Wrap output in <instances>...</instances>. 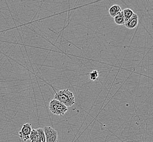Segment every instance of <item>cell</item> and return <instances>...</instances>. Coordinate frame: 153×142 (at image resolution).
I'll list each match as a JSON object with an SVG mask.
<instances>
[{
  "label": "cell",
  "instance_id": "cell-1",
  "mask_svg": "<svg viewBox=\"0 0 153 142\" xmlns=\"http://www.w3.org/2000/svg\"><path fill=\"white\" fill-rule=\"evenodd\" d=\"M54 99L63 103L67 107H71L75 103L73 93L69 90H62L56 93Z\"/></svg>",
  "mask_w": 153,
  "mask_h": 142
},
{
  "label": "cell",
  "instance_id": "cell-2",
  "mask_svg": "<svg viewBox=\"0 0 153 142\" xmlns=\"http://www.w3.org/2000/svg\"><path fill=\"white\" fill-rule=\"evenodd\" d=\"M49 108L50 111L56 115H63L68 111L67 107L55 99L50 102Z\"/></svg>",
  "mask_w": 153,
  "mask_h": 142
},
{
  "label": "cell",
  "instance_id": "cell-3",
  "mask_svg": "<svg viewBox=\"0 0 153 142\" xmlns=\"http://www.w3.org/2000/svg\"><path fill=\"white\" fill-rule=\"evenodd\" d=\"M46 142H57L58 141V133L54 129L51 127L45 126L43 129Z\"/></svg>",
  "mask_w": 153,
  "mask_h": 142
},
{
  "label": "cell",
  "instance_id": "cell-4",
  "mask_svg": "<svg viewBox=\"0 0 153 142\" xmlns=\"http://www.w3.org/2000/svg\"><path fill=\"white\" fill-rule=\"evenodd\" d=\"M32 130V129L31 124L29 123L25 124L23 125L21 130L19 132V137L24 142H26L27 141L29 140V137Z\"/></svg>",
  "mask_w": 153,
  "mask_h": 142
},
{
  "label": "cell",
  "instance_id": "cell-5",
  "mask_svg": "<svg viewBox=\"0 0 153 142\" xmlns=\"http://www.w3.org/2000/svg\"><path fill=\"white\" fill-rule=\"evenodd\" d=\"M138 24V16L137 15L134 13L131 18L125 22L124 26L129 29H133L136 28Z\"/></svg>",
  "mask_w": 153,
  "mask_h": 142
},
{
  "label": "cell",
  "instance_id": "cell-6",
  "mask_svg": "<svg viewBox=\"0 0 153 142\" xmlns=\"http://www.w3.org/2000/svg\"><path fill=\"white\" fill-rule=\"evenodd\" d=\"M122 10L120 6L117 4H114L110 7L108 10L109 14L112 17L114 18L116 16H117L120 12H121Z\"/></svg>",
  "mask_w": 153,
  "mask_h": 142
},
{
  "label": "cell",
  "instance_id": "cell-7",
  "mask_svg": "<svg viewBox=\"0 0 153 142\" xmlns=\"http://www.w3.org/2000/svg\"><path fill=\"white\" fill-rule=\"evenodd\" d=\"M113 19H114V22L117 25H124L125 19H124L123 10L121 12H120L117 16H116L114 18H113Z\"/></svg>",
  "mask_w": 153,
  "mask_h": 142
},
{
  "label": "cell",
  "instance_id": "cell-8",
  "mask_svg": "<svg viewBox=\"0 0 153 142\" xmlns=\"http://www.w3.org/2000/svg\"><path fill=\"white\" fill-rule=\"evenodd\" d=\"M37 131L38 133V138L36 142H46V138L43 129L38 128L37 129Z\"/></svg>",
  "mask_w": 153,
  "mask_h": 142
},
{
  "label": "cell",
  "instance_id": "cell-9",
  "mask_svg": "<svg viewBox=\"0 0 153 142\" xmlns=\"http://www.w3.org/2000/svg\"><path fill=\"white\" fill-rule=\"evenodd\" d=\"M123 14H124V16L125 19V22H127L128 20H129V19L132 16L133 14H134L132 10L130 8H126V9H124L123 10Z\"/></svg>",
  "mask_w": 153,
  "mask_h": 142
},
{
  "label": "cell",
  "instance_id": "cell-10",
  "mask_svg": "<svg viewBox=\"0 0 153 142\" xmlns=\"http://www.w3.org/2000/svg\"><path fill=\"white\" fill-rule=\"evenodd\" d=\"M38 138V133L37 130L32 129L31 131V134L29 137V141L31 142H36Z\"/></svg>",
  "mask_w": 153,
  "mask_h": 142
},
{
  "label": "cell",
  "instance_id": "cell-11",
  "mask_svg": "<svg viewBox=\"0 0 153 142\" xmlns=\"http://www.w3.org/2000/svg\"><path fill=\"white\" fill-rule=\"evenodd\" d=\"M99 76V72L97 70H94L89 74V79L92 80H95L97 79Z\"/></svg>",
  "mask_w": 153,
  "mask_h": 142
}]
</instances>
